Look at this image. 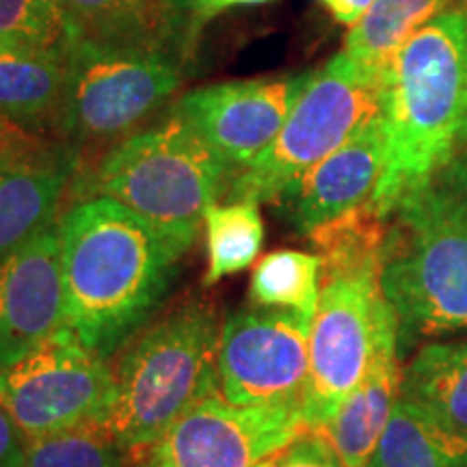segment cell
I'll return each mask as SVG.
<instances>
[{"label":"cell","instance_id":"1","mask_svg":"<svg viewBox=\"0 0 467 467\" xmlns=\"http://www.w3.org/2000/svg\"><path fill=\"white\" fill-rule=\"evenodd\" d=\"M58 238L66 327L109 359L161 306L189 249L109 197L74 203Z\"/></svg>","mask_w":467,"mask_h":467},{"label":"cell","instance_id":"2","mask_svg":"<svg viewBox=\"0 0 467 467\" xmlns=\"http://www.w3.org/2000/svg\"><path fill=\"white\" fill-rule=\"evenodd\" d=\"M379 98L385 167L370 206L389 219L467 145V11H441L413 33L381 69Z\"/></svg>","mask_w":467,"mask_h":467},{"label":"cell","instance_id":"3","mask_svg":"<svg viewBox=\"0 0 467 467\" xmlns=\"http://www.w3.org/2000/svg\"><path fill=\"white\" fill-rule=\"evenodd\" d=\"M381 290L399 348L467 329V159L396 203L381 249Z\"/></svg>","mask_w":467,"mask_h":467},{"label":"cell","instance_id":"4","mask_svg":"<svg viewBox=\"0 0 467 467\" xmlns=\"http://www.w3.org/2000/svg\"><path fill=\"white\" fill-rule=\"evenodd\" d=\"M221 329L217 309L191 301L128 340L104 422L126 451L141 459L180 418L221 394Z\"/></svg>","mask_w":467,"mask_h":467},{"label":"cell","instance_id":"5","mask_svg":"<svg viewBox=\"0 0 467 467\" xmlns=\"http://www.w3.org/2000/svg\"><path fill=\"white\" fill-rule=\"evenodd\" d=\"M234 171L173 110L115 143L91 180L93 197L119 202L182 247L197 241L206 210L223 200Z\"/></svg>","mask_w":467,"mask_h":467},{"label":"cell","instance_id":"6","mask_svg":"<svg viewBox=\"0 0 467 467\" xmlns=\"http://www.w3.org/2000/svg\"><path fill=\"white\" fill-rule=\"evenodd\" d=\"M381 74L347 52L309 72L275 141L260 159L234 173L225 202L277 203L314 165L344 145L377 113Z\"/></svg>","mask_w":467,"mask_h":467},{"label":"cell","instance_id":"7","mask_svg":"<svg viewBox=\"0 0 467 467\" xmlns=\"http://www.w3.org/2000/svg\"><path fill=\"white\" fill-rule=\"evenodd\" d=\"M55 130L74 145L121 141L182 85L178 58L161 44H119L74 35Z\"/></svg>","mask_w":467,"mask_h":467},{"label":"cell","instance_id":"8","mask_svg":"<svg viewBox=\"0 0 467 467\" xmlns=\"http://www.w3.org/2000/svg\"><path fill=\"white\" fill-rule=\"evenodd\" d=\"M379 275L381 260L320 265V295L309 331V370L301 400L307 431L329 422L366 375L379 325L389 309Z\"/></svg>","mask_w":467,"mask_h":467},{"label":"cell","instance_id":"9","mask_svg":"<svg viewBox=\"0 0 467 467\" xmlns=\"http://www.w3.org/2000/svg\"><path fill=\"white\" fill-rule=\"evenodd\" d=\"M113 368L63 327L17 364L0 370V405L28 440L104 426Z\"/></svg>","mask_w":467,"mask_h":467},{"label":"cell","instance_id":"10","mask_svg":"<svg viewBox=\"0 0 467 467\" xmlns=\"http://www.w3.org/2000/svg\"><path fill=\"white\" fill-rule=\"evenodd\" d=\"M309 331L312 320L292 309L251 306L232 312L221 329V396L236 407H301Z\"/></svg>","mask_w":467,"mask_h":467},{"label":"cell","instance_id":"11","mask_svg":"<svg viewBox=\"0 0 467 467\" xmlns=\"http://www.w3.org/2000/svg\"><path fill=\"white\" fill-rule=\"evenodd\" d=\"M306 431L299 405L236 407L219 394L150 446L141 467H255Z\"/></svg>","mask_w":467,"mask_h":467},{"label":"cell","instance_id":"12","mask_svg":"<svg viewBox=\"0 0 467 467\" xmlns=\"http://www.w3.org/2000/svg\"><path fill=\"white\" fill-rule=\"evenodd\" d=\"M309 74L227 80L184 93L171 109L234 173L275 141Z\"/></svg>","mask_w":467,"mask_h":467},{"label":"cell","instance_id":"13","mask_svg":"<svg viewBox=\"0 0 467 467\" xmlns=\"http://www.w3.org/2000/svg\"><path fill=\"white\" fill-rule=\"evenodd\" d=\"M66 327L58 223L0 258V370L17 364Z\"/></svg>","mask_w":467,"mask_h":467},{"label":"cell","instance_id":"14","mask_svg":"<svg viewBox=\"0 0 467 467\" xmlns=\"http://www.w3.org/2000/svg\"><path fill=\"white\" fill-rule=\"evenodd\" d=\"M385 167V128L377 113L347 143L314 165L277 206L303 236L370 203Z\"/></svg>","mask_w":467,"mask_h":467},{"label":"cell","instance_id":"15","mask_svg":"<svg viewBox=\"0 0 467 467\" xmlns=\"http://www.w3.org/2000/svg\"><path fill=\"white\" fill-rule=\"evenodd\" d=\"M399 323L394 309L383 314L366 375L355 385L334 418L317 429L334 448L344 467H366L400 399Z\"/></svg>","mask_w":467,"mask_h":467},{"label":"cell","instance_id":"16","mask_svg":"<svg viewBox=\"0 0 467 467\" xmlns=\"http://www.w3.org/2000/svg\"><path fill=\"white\" fill-rule=\"evenodd\" d=\"M66 46L0 37V113L37 134L57 128L66 96Z\"/></svg>","mask_w":467,"mask_h":467},{"label":"cell","instance_id":"17","mask_svg":"<svg viewBox=\"0 0 467 467\" xmlns=\"http://www.w3.org/2000/svg\"><path fill=\"white\" fill-rule=\"evenodd\" d=\"M366 467H467V437L400 396Z\"/></svg>","mask_w":467,"mask_h":467},{"label":"cell","instance_id":"18","mask_svg":"<svg viewBox=\"0 0 467 467\" xmlns=\"http://www.w3.org/2000/svg\"><path fill=\"white\" fill-rule=\"evenodd\" d=\"M400 396L467 437V340L420 348L402 368Z\"/></svg>","mask_w":467,"mask_h":467},{"label":"cell","instance_id":"19","mask_svg":"<svg viewBox=\"0 0 467 467\" xmlns=\"http://www.w3.org/2000/svg\"><path fill=\"white\" fill-rule=\"evenodd\" d=\"M72 169L74 162L0 171V258L55 223Z\"/></svg>","mask_w":467,"mask_h":467},{"label":"cell","instance_id":"20","mask_svg":"<svg viewBox=\"0 0 467 467\" xmlns=\"http://www.w3.org/2000/svg\"><path fill=\"white\" fill-rule=\"evenodd\" d=\"M452 3L457 0H375L350 26L344 52L381 74L407 39Z\"/></svg>","mask_w":467,"mask_h":467},{"label":"cell","instance_id":"21","mask_svg":"<svg viewBox=\"0 0 467 467\" xmlns=\"http://www.w3.org/2000/svg\"><path fill=\"white\" fill-rule=\"evenodd\" d=\"M80 37L119 44H161L169 37L154 0H57Z\"/></svg>","mask_w":467,"mask_h":467},{"label":"cell","instance_id":"22","mask_svg":"<svg viewBox=\"0 0 467 467\" xmlns=\"http://www.w3.org/2000/svg\"><path fill=\"white\" fill-rule=\"evenodd\" d=\"M203 227L208 249L206 285L219 284L254 265L265 243V223L254 202L213 203L206 210Z\"/></svg>","mask_w":467,"mask_h":467},{"label":"cell","instance_id":"23","mask_svg":"<svg viewBox=\"0 0 467 467\" xmlns=\"http://www.w3.org/2000/svg\"><path fill=\"white\" fill-rule=\"evenodd\" d=\"M249 292L254 306L292 309L312 320L320 295V258L295 249L273 251L255 265Z\"/></svg>","mask_w":467,"mask_h":467},{"label":"cell","instance_id":"24","mask_svg":"<svg viewBox=\"0 0 467 467\" xmlns=\"http://www.w3.org/2000/svg\"><path fill=\"white\" fill-rule=\"evenodd\" d=\"M25 467H141L104 426H80L26 441Z\"/></svg>","mask_w":467,"mask_h":467},{"label":"cell","instance_id":"25","mask_svg":"<svg viewBox=\"0 0 467 467\" xmlns=\"http://www.w3.org/2000/svg\"><path fill=\"white\" fill-rule=\"evenodd\" d=\"M57 0H0V37L35 46H66L74 37Z\"/></svg>","mask_w":467,"mask_h":467},{"label":"cell","instance_id":"26","mask_svg":"<svg viewBox=\"0 0 467 467\" xmlns=\"http://www.w3.org/2000/svg\"><path fill=\"white\" fill-rule=\"evenodd\" d=\"M74 162V154L66 148H57L42 134L16 124L0 113V171L14 169H50Z\"/></svg>","mask_w":467,"mask_h":467},{"label":"cell","instance_id":"27","mask_svg":"<svg viewBox=\"0 0 467 467\" xmlns=\"http://www.w3.org/2000/svg\"><path fill=\"white\" fill-rule=\"evenodd\" d=\"M282 467H344V463L323 435L306 431L284 451Z\"/></svg>","mask_w":467,"mask_h":467},{"label":"cell","instance_id":"28","mask_svg":"<svg viewBox=\"0 0 467 467\" xmlns=\"http://www.w3.org/2000/svg\"><path fill=\"white\" fill-rule=\"evenodd\" d=\"M26 437L0 405V467H25Z\"/></svg>","mask_w":467,"mask_h":467},{"label":"cell","instance_id":"29","mask_svg":"<svg viewBox=\"0 0 467 467\" xmlns=\"http://www.w3.org/2000/svg\"><path fill=\"white\" fill-rule=\"evenodd\" d=\"M271 0H197V5L191 11L189 28H186V37H195L202 31V26L214 16L223 14L234 7H251V5H265Z\"/></svg>","mask_w":467,"mask_h":467},{"label":"cell","instance_id":"30","mask_svg":"<svg viewBox=\"0 0 467 467\" xmlns=\"http://www.w3.org/2000/svg\"><path fill=\"white\" fill-rule=\"evenodd\" d=\"M154 5L161 11L169 37H180L184 42L191 11L197 5V0H154Z\"/></svg>","mask_w":467,"mask_h":467},{"label":"cell","instance_id":"31","mask_svg":"<svg viewBox=\"0 0 467 467\" xmlns=\"http://www.w3.org/2000/svg\"><path fill=\"white\" fill-rule=\"evenodd\" d=\"M375 0H329V9L337 22L353 26Z\"/></svg>","mask_w":467,"mask_h":467},{"label":"cell","instance_id":"32","mask_svg":"<svg viewBox=\"0 0 467 467\" xmlns=\"http://www.w3.org/2000/svg\"><path fill=\"white\" fill-rule=\"evenodd\" d=\"M284 451H285V448H284ZM284 451L271 454V457H266L265 461H260V463L255 465V467H282V454H284Z\"/></svg>","mask_w":467,"mask_h":467},{"label":"cell","instance_id":"33","mask_svg":"<svg viewBox=\"0 0 467 467\" xmlns=\"http://www.w3.org/2000/svg\"><path fill=\"white\" fill-rule=\"evenodd\" d=\"M323 3H327V5H329V0H323Z\"/></svg>","mask_w":467,"mask_h":467},{"label":"cell","instance_id":"34","mask_svg":"<svg viewBox=\"0 0 467 467\" xmlns=\"http://www.w3.org/2000/svg\"><path fill=\"white\" fill-rule=\"evenodd\" d=\"M461 9H465V7H461ZM465 11H467V9H465Z\"/></svg>","mask_w":467,"mask_h":467}]
</instances>
